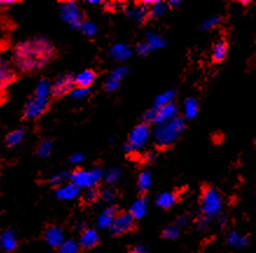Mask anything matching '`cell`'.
Segmentation results:
<instances>
[{
  "mask_svg": "<svg viewBox=\"0 0 256 253\" xmlns=\"http://www.w3.org/2000/svg\"><path fill=\"white\" fill-rule=\"evenodd\" d=\"M55 56V47L44 36L20 41L13 48L11 61L22 72H34L42 69Z\"/></svg>",
  "mask_w": 256,
  "mask_h": 253,
  "instance_id": "obj_1",
  "label": "cell"
},
{
  "mask_svg": "<svg viewBox=\"0 0 256 253\" xmlns=\"http://www.w3.org/2000/svg\"><path fill=\"white\" fill-rule=\"evenodd\" d=\"M184 130L185 118L178 116L166 123L156 125L152 137H154V141L157 146L168 147L179 139Z\"/></svg>",
  "mask_w": 256,
  "mask_h": 253,
  "instance_id": "obj_2",
  "label": "cell"
},
{
  "mask_svg": "<svg viewBox=\"0 0 256 253\" xmlns=\"http://www.w3.org/2000/svg\"><path fill=\"white\" fill-rule=\"evenodd\" d=\"M224 200L220 192L213 187L204 188L200 196V215L207 220H214L222 214Z\"/></svg>",
  "mask_w": 256,
  "mask_h": 253,
  "instance_id": "obj_3",
  "label": "cell"
},
{
  "mask_svg": "<svg viewBox=\"0 0 256 253\" xmlns=\"http://www.w3.org/2000/svg\"><path fill=\"white\" fill-rule=\"evenodd\" d=\"M104 173L101 168L95 167L92 169L78 168L70 173L69 176V182L75 185L80 189H92L96 188V186L103 180Z\"/></svg>",
  "mask_w": 256,
  "mask_h": 253,
  "instance_id": "obj_4",
  "label": "cell"
},
{
  "mask_svg": "<svg viewBox=\"0 0 256 253\" xmlns=\"http://www.w3.org/2000/svg\"><path fill=\"white\" fill-rule=\"evenodd\" d=\"M151 137V130L148 127V124L140 123L137 126H134L128 137V143H126L122 146L123 151L126 153H131V152L140 151L144 148L145 145L148 144V139Z\"/></svg>",
  "mask_w": 256,
  "mask_h": 253,
  "instance_id": "obj_5",
  "label": "cell"
},
{
  "mask_svg": "<svg viewBox=\"0 0 256 253\" xmlns=\"http://www.w3.org/2000/svg\"><path fill=\"white\" fill-rule=\"evenodd\" d=\"M60 15L64 22H67L72 28H81L84 22L81 8L75 1H64L60 6Z\"/></svg>",
  "mask_w": 256,
  "mask_h": 253,
  "instance_id": "obj_6",
  "label": "cell"
},
{
  "mask_svg": "<svg viewBox=\"0 0 256 253\" xmlns=\"http://www.w3.org/2000/svg\"><path fill=\"white\" fill-rule=\"evenodd\" d=\"M16 69L11 58L0 54V91H4L16 81Z\"/></svg>",
  "mask_w": 256,
  "mask_h": 253,
  "instance_id": "obj_7",
  "label": "cell"
},
{
  "mask_svg": "<svg viewBox=\"0 0 256 253\" xmlns=\"http://www.w3.org/2000/svg\"><path fill=\"white\" fill-rule=\"evenodd\" d=\"M74 88V76L70 74H61L52 83V96H54L55 98H60L70 93Z\"/></svg>",
  "mask_w": 256,
  "mask_h": 253,
  "instance_id": "obj_8",
  "label": "cell"
},
{
  "mask_svg": "<svg viewBox=\"0 0 256 253\" xmlns=\"http://www.w3.org/2000/svg\"><path fill=\"white\" fill-rule=\"evenodd\" d=\"M50 99L39 98V97H32L27 100L25 107H24V117L26 119H36L44 113L48 109Z\"/></svg>",
  "mask_w": 256,
  "mask_h": 253,
  "instance_id": "obj_9",
  "label": "cell"
},
{
  "mask_svg": "<svg viewBox=\"0 0 256 253\" xmlns=\"http://www.w3.org/2000/svg\"><path fill=\"white\" fill-rule=\"evenodd\" d=\"M134 227V218L129 213L117 214V216L114 220L110 232L115 236H120L131 231Z\"/></svg>",
  "mask_w": 256,
  "mask_h": 253,
  "instance_id": "obj_10",
  "label": "cell"
},
{
  "mask_svg": "<svg viewBox=\"0 0 256 253\" xmlns=\"http://www.w3.org/2000/svg\"><path fill=\"white\" fill-rule=\"evenodd\" d=\"M178 106L176 103L168 104V105L162 107H154V125L166 123V121L172 120L174 118L178 117Z\"/></svg>",
  "mask_w": 256,
  "mask_h": 253,
  "instance_id": "obj_11",
  "label": "cell"
},
{
  "mask_svg": "<svg viewBox=\"0 0 256 253\" xmlns=\"http://www.w3.org/2000/svg\"><path fill=\"white\" fill-rule=\"evenodd\" d=\"M128 71H129V69H128V67H124V65H120V67L114 69L104 83V89L106 91H115L120 86V81L128 75Z\"/></svg>",
  "mask_w": 256,
  "mask_h": 253,
  "instance_id": "obj_12",
  "label": "cell"
},
{
  "mask_svg": "<svg viewBox=\"0 0 256 253\" xmlns=\"http://www.w3.org/2000/svg\"><path fill=\"white\" fill-rule=\"evenodd\" d=\"M109 55L117 62H126L132 56V49L129 44L114 43L109 49Z\"/></svg>",
  "mask_w": 256,
  "mask_h": 253,
  "instance_id": "obj_13",
  "label": "cell"
},
{
  "mask_svg": "<svg viewBox=\"0 0 256 253\" xmlns=\"http://www.w3.org/2000/svg\"><path fill=\"white\" fill-rule=\"evenodd\" d=\"M44 242L47 243L50 248H58L62 243L66 241L64 232L61 228L58 227H50L48 228L44 234Z\"/></svg>",
  "mask_w": 256,
  "mask_h": 253,
  "instance_id": "obj_14",
  "label": "cell"
},
{
  "mask_svg": "<svg viewBox=\"0 0 256 253\" xmlns=\"http://www.w3.org/2000/svg\"><path fill=\"white\" fill-rule=\"evenodd\" d=\"M100 242V235L96 229L92 228H86L84 230L81 231V236H80L78 244L83 249H92L98 244Z\"/></svg>",
  "mask_w": 256,
  "mask_h": 253,
  "instance_id": "obj_15",
  "label": "cell"
},
{
  "mask_svg": "<svg viewBox=\"0 0 256 253\" xmlns=\"http://www.w3.org/2000/svg\"><path fill=\"white\" fill-rule=\"evenodd\" d=\"M116 216H117L116 208L114 206H108L101 214L98 215V220H96V227L101 229V230L110 229Z\"/></svg>",
  "mask_w": 256,
  "mask_h": 253,
  "instance_id": "obj_16",
  "label": "cell"
},
{
  "mask_svg": "<svg viewBox=\"0 0 256 253\" xmlns=\"http://www.w3.org/2000/svg\"><path fill=\"white\" fill-rule=\"evenodd\" d=\"M80 190L81 189L72 185V182H67L64 185L58 187L56 190H55V196L61 201H72L78 196Z\"/></svg>",
  "mask_w": 256,
  "mask_h": 253,
  "instance_id": "obj_17",
  "label": "cell"
},
{
  "mask_svg": "<svg viewBox=\"0 0 256 253\" xmlns=\"http://www.w3.org/2000/svg\"><path fill=\"white\" fill-rule=\"evenodd\" d=\"M18 246V237L16 231L5 230L0 235V249L4 252L14 251Z\"/></svg>",
  "mask_w": 256,
  "mask_h": 253,
  "instance_id": "obj_18",
  "label": "cell"
},
{
  "mask_svg": "<svg viewBox=\"0 0 256 253\" xmlns=\"http://www.w3.org/2000/svg\"><path fill=\"white\" fill-rule=\"evenodd\" d=\"M148 199L145 196H140L137 200H134L132 204H131L129 214L134 220H140V218H143L148 214Z\"/></svg>",
  "mask_w": 256,
  "mask_h": 253,
  "instance_id": "obj_19",
  "label": "cell"
},
{
  "mask_svg": "<svg viewBox=\"0 0 256 253\" xmlns=\"http://www.w3.org/2000/svg\"><path fill=\"white\" fill-rule=\"evenodd\" d=\"M95 79L96 74L94 70H92V69L83 70L74 76L75 86H80V88H90L92 83L95 82Z\"/></svg>",
  "mask_w": 256,
  "mask_h": 253,
  "instance_id": "obj_20",
  "label": "cell"
},
{
  "mask_svg": "<svg viewBox=\"0 0 256 253\" xmlns=\"http://www.w3.org/2000/svg\"><path fill=\"white\" fill-rule=\"evenodd\" d=\"M178 196L174 192H162L156 197V204L162 209H170L177 203Z\"/></svg>",
  "mask_w": 256,
  "mask_h": 253,
  "instance_id": "obj_21",
  "label": "cell"
},
{
  "mask_svg": "<svg viewBox=\"0 0 256 253\" xmlns=\"http://www.w3.org/2000/svg\"><path fill=\"white\" fill-rule=\"evenodd\" d=\"M226 242L230 248L234 249H244L247 248L249 244V241L247 237H244V235H241L238 231H230L226 236Z\"/></svg>",
  "mask_w": 256,
  "mask_h": 253,
  "instance_id": "obj_22",
  "label": "cell"
},
{
  "mask_svg": "<svg viewBox=\"0 0 256 253\" xmlns=\"http://www.w3.org/2000/svg\"><path fill=\"white\" fill-rule=\"evenodd\" d=\"M182 111H184V118L186 119H193L199 112V103L194 97H188L182 103Z\"/></svg>",
  "mask_w": 256,
  "mask_h": 253,
  "instance_id": "obj_23",
  "label": "cell"
},
{
  "mask_svg": "<svg viewBox=\"0 0 256 253\" xmlns=\"http://www.w3.org/2000/svg\"><path fill=\"white\" fill-rule=\"evenodd\" d=\"M145 42L150 48L151 51L152 50H158L162 49V47L166 44V40L162 37L160 34L156 33V32H148L145 34Z\"/></svg>",
  "mask_w": 256,
  "mask_h": 253,
  "instance_id": "obj_24",
  "label": "cell"
},
{
  "mask_svg": "<svg viewBox=\"0 0 256 253\" xmlns=\"http://www.w3.org/2000/svg\"><path fill=\"white\" fill-rule=\"evenodd\" d=\"M52 95V83L48 79H40L36 83V89H34V96L39 97V98L50 99V96Z\"/></svg>",
  "mask_w": 256,
  "mask_h": 253,
  "instance_id": "obj_25",
  "label": "cell"
},
{
  "mask_svg": "<svg viewBox=\"0 0 256 253\" xmlns=\"http://www.w3.org/2000/svg\"><path fill=\"white\" fill-rule=\"evenodd\" d=\"M176 96H177L176 90H166V91L159 93V95L154 98V107H162L168 105V104L174 103Z\"/></svg>",
  "mask_w": 256,
  "mask_h": 253,
  "instance_id": "obj_26",
  "label": "cell"
},
{
  "mask_svg": "<svg viewBox=\"0 0 256 253\" xmlns=\"http://www.w3.org/2000/svg\"><path fill=\"white\" fill-rule=\"evenodd\" d=\"M25 133L26 131L25 129H16L11 131L6 137V144L10 147H16L20 145L24 138H25Z\"/></svg>",
  "mask_w": 256,
  "mask_h": 253,
  "instance_id": "obj_27",
  "label": "cell"
},
{
  "mask_svg": "<svg viewBox=\"0 0 256 253\" xmlns=\"http://www.w3.org/2000/svg\"><path fill=\"white\" fill-rule=\"evenodd\" d=\"M152 186V176H151V173L148 171H143L138 176V180H137V187H138V190H140V193H146L148 189L151 188Z\"/></svg>",
  "mask_w": 256,
  "mask_h": 253,
  "instance_id": "obj_28",
  "label": "cell"
},
{
  "mask_svg": "<svg viewBox=\"0 0 256 253\" xmlns=\"http://www.w3.org/2000/svg\"><path fill=\"white\" fill-rule=\"evenodd\" d=\"M150 18V7L146 5H144L143 2L140 5L134 6V19L137 22L143 23Z\"/></svg>",
  "mask_w": 256,
  "mask_h": 253,
  "instance_id": "obj_29",
  "label": "cell"
},
{
  "mask_svg": "<svg viewBox=\"0 0 256 253\" xmlns=\"http://www.w3.org/2000/svg\"><path fill=\"white\" fill-rule=\"evenodd\" d=\"M120 179H122V171L117 167L109 168L106 173H104V176H103V181L109 186L116 185L117 182H120Z\"/></svg>",
  "mask_w": 256,
  "mask_h": 253,
  "instance_id": "obj_30",
  "label": "cell"
},
{
  "mask_svg": "<svg viewBox=\"0 0 256 253\" xmlns=\"http://www.w3.org/2000/svg\"><path fill=\"white\" fill-rule=\"evenodd\" d=\"M81 246L74 239H66L58 248V253H80Z\"/></svg>",
  "mask_w": 256,
  "mask_h": 253,
  "instance_id": "obj_31",
  "label": "cell"
},
{
  "mask_svg": "<svg viewBox=\"0 0 256 253\" xmlns=\"http://www.w3.org/2000/svg\"><path fill=\"white\" fill-rule=\"evenodd\" d=\"M53 152V141L50 139H44L41 140L36 148V154L38 157L41 159L48 158Z\"/></svg>",
  "mask_w": 256,
  "mask_h": 253,
  "instance_id": "obj_32",
  "label": "cell"
},
{
  "mask_svg": "<svg viewBox=\"0 0 256 253\" xmlns=\"http://www.w3.org/2000/svg\"><path fill=\"white\" fill-rule=\"evenodd\" d=\"M227 55V44L224 41H219L216 43L212 50V60L214 62H221L224 60Z\"/></svg>",
  "mask_w": 256,
  "mask_h": 253,
  "instance_id": "obj_33",
  "label": "cell"
},
{
  "mask_svg": "<svg viewBox=\"0 0 256 253\" xmlns=\"http://www.w3.org/2000/svg\"><path fill=\"white\" fill-rule=\"evenodd\" d=\"M166 8H168V5H165L164 2L159 1L158 0L156 4L150 6V18L152 19L162 18V16L165 14Z\"/></svg>",
  "mask_w": 256,
  "mask_h": 253,
  "instance_id": "obj_34",
  "label": "cell"
},
{
  "mask_svg": "<svg viewBox=\"0 0 256 253\" xmlns=\"http://www.w3.org/2000/svg\"><path fill=\"white\" fill-rule=\"evenodd\" d=\"M69 176H70V173H67V172H61V173H58V174H54L50 176V183L52 186L54 187H60L62 185H64V183H67V180H69Z\"/></svg>",
  "mask_w": 256,
  "mask_h": 253,
  "instance_id": "obj_35",
  "label": "cell"
},
{
  "mask_svg": "<svg viewBox=\"0 0 256 253\" xmlns=\"http://www.w3.org/2000/svg\"><path fill=\"white\" fill-rule=\"evenodd\" d=\"M69 95H70V98L74 100L86 99L87 97H89V95H90V88H80V86H75Z\"/></svg>",
  "mask_w": 256,
  "mask_h": 253,
  "instance_id": "obj_36",
  "label": "cell"
},
{
  "mask_svg": "<svg viewBox=\"0 0 256 253\" xmlns=\"http://www.w3.org/2000/svg\"><path fill=\"white\" fill-rule=\"evenodd\" d=\"M179 234H180V230H179L177 225H168L162 230V238L168 239V241H174V239H177L179 237Z\"/></svg>",
  "mask_w": 256,
  "mask_h": 253,
  "instance_id": "obj_37",
  "label": "cell"
},
{
  "mask_svg": "<svg viewBox=\"0 0 256 253\" xmlns=\"http://www.w3.org/2000/svg\"><path fill=\"white\" fill-rule=\"evenodd\" d=\"M81 32L84 34L86 36H94L96 33H98V26L95 25L92 21H89V20H84V22L82 23L81 26Z\"/></svg>",
  "mask_w": 256,
  "mask_h": 253,
  "instance_id": "obj_38",
  "label": "cell"
},
{
  "mask_svg": "<svg viewBox=\"0 0 256 253\" xmlns=\"http://www.w3.org/2000/svg\"><path fill=\"white\" fill-rule=\"evenodd\" d=\"M221 22V18L218 15H213V16H210V18L205 19L202 23V26H200V29L202 30H210L214 28V27L219 25Z\"/></svg>",
  "mask_w": 256,
  "mask_h": 253,
  "instance_id": "obj_39",
  "label": "cell"
},
{
  "mask_svg": "<svg viewBox=\"0 0 256 253\" xmlns=\"http://www.w3.org/2000/svg\"><path fill=\"white\" fill-rule=\"evenodd\" d=\"M116 199V192L112 188H106L103 189L102 192H100V200L102 202H104L106 204H110L114 202V200Z\"/></svg>",
  "mask_w": 256,
  "mask_h": 253,
  "instance_id": "obj_40",
  "label": "cell"
},
{
  "mask_svg": "<svg viewBox=\"0 0 256 253\" xmlns=\"http://www.w3.org/2000/svg\"><path fill=\"white\" fill-rule=\"evenodd\" d=\"M98 200H100V192L96 188L87 189L83 194V201L86 203H94Z\"/></svg>",
  "mask_w": 256,
  "mask_h": 253,
  "instance_id": "obj_41",
  "label": "cell"
},
{
  "mask_svg": "<svg viewBox=\"0 0 256 253\" xmlns=\"http://www.w3.org/2000/svg\"><path fill=\"white\" fill-rule=\"evenodd\" d=\"M134 49H136V53L140 55V56H145V55H148L151 51V49L148 48V46L146 44V42H145V41L138 42Z\"/></svg>",
  "mask_w": 256,
  "mask_h": 253,
  "instance_id": "obj_42",
  "label": "cell"
},
{
  "mask_svg": "<svg viewBox=\"0 0 256 253\" xmlns=\"http://www.w3.org/2000/svg\"><path fill=\"white\" fill-rule=\"evenodd\" d=\"M208 224H210V220H207L206 217L202 216V215H199V216L196 217V228L198 229V230H205V229L208 227Z\"/></svg>",
  "mask_w": 256,
  "mask_h": 253,
  "instance_id": "obj_43",
  "label": "cell"
},
{
  "mask_svg": "<svg viewBox=\"0 0 256 253\" xmlns=\"http://www.w3.org/2000/svg\"><path fill=\"white\" fill-rule=\"evenodd\" d=\"M69 161H70L72 165H78L84 161V155H83L81 152H75V153H72L70 157H69Z\"/></svg>",
  "mask_w": 256,
  "mask_h": 253,
  "instance_id": "obj_44",
  "label": "cell"
},
{
  "mask_svg": "<svg viewBox=\"0 0 256 253\" xmlns=\"http://www.w3.org/2000/svg\"><path fill=\"white\" fill-rule=\"evenodd\" d=\"M129 253H150V251H148V249L145 245L137 244V245H134L132 248L130 249Z\"/></svg>",
  "mask_w": 256,
  "mask_h": 253,
  "instance_id": "obj_45",
  "label": "cell"
},
{
  "mask_svg": "<svg viewBox=\"0 0 256 253\" xmlns=\"http://www.w3.org/2000/svg\"><path fill=\"white\" fill-rule=\"evenodd\" d=\"M188 222H190V218H188V215H180V216L177 218V221H176V225H177L178 228L179 227H185V225L188 224Z\"/></svg>",
  "mask_w": 256,
  "mask_h": 253,
  "instance_id": "obj_46",
  "label": "cell"
},
{
  "mask_svg": "<svg viewBox=\"0 0 256 253\" xmlns=\"http://www.w3.org/2000/svg\"><path fill=\"white\" fill-rule=\"evenodd\" d=\"M144 161L148 162V164H151V162H154L156 160V153L154 152H146V153L144 154Z\"/></svg>",
  "mask_w": 256,
  "mask_h": 253,
  "instance_id": "obj_47",
  "label": "cell"
},
{
  "mask_svg": "<svg viewBox=\"0 0 256 253\" xmlns=\"http://www.w3.org/2000/svg\"><path fill=\"white\" fill-rule=\"evenodd\" d=\"M16 0H0V8H8L16 4Z\"/></svg>",
  "mask_w": 256,
  "mask_h": 253,
  "instance_id": "obj_48",
  "label": "cell"
},
{
  "mask_svg": "<svg viewBox=\"0 0 256 253\" xmlns=\"http://www.w3.org/2000/svg\"><path fill=\"white\" fill-rule=\"evenodd\" d=\"M218 223H219V227H220V228H224V227H226V225L228 224L227 217L224 216V215L221 214L220 216L218 217Z\"/></svg>",
  "mask_w": 256,
  "mask_h": 253,
  "instance_id": "obj_49",
  "label": "cell"
},
{
  "mask_svg": "<svg viewBox=\"0 0 256 253\" xmlns=\"http://www.w3.org/2000/svg\"><path fill=\"white\" fill-rule=\"evenodd\" d=\"M180 5H182L180 0H170V1L168 2V6L171 8H177Z\"/></svg>",
  "mask_w": 256,
  "mask_h": 253,
  "instance_id": "obj_50",
  "label": "cell"
},
{
  "mask_svg": "<svg viewBox=\"0 0 256 253\" xmlns=\"http://www.w3.org/2000/svg\"><path fill=\"white\" fill-rule=\"evenodd\" d=\"M104 8L106 9V11H114V9L116 8V4L114 1L104 2Z\"/></svg>",
  "mask_w": 256,
  "mask_h": 253,
  "instance_id": "obj_51",
  "label": "cell"
},
{
  "mask_svg": "<svg viewBox=\"0 0 256 253\" xmlns=\"http://www.w3.org/2000/svg\"><path fill=\"white\" fill-rule=\"evenodd\" d=\"M87 4H90V5H98V4H102L103 1H101V0H87Z\"/></svg>",
  "mask_w": 256,
  "mask_h": 253,
  "instance_id": "obj_52",
  "label": "cell"
},
{
  "mask_svg": "<svg viewBox=\"0 0 256 253\" xmlns=\"http://www.w3.org/2000/svg\"><path fill=\"white\" fill-rule=\"evenodd\" d=\"M255 145H256V139H255Z\"/></svg>",
  "mask_w": 256,
  "mask_h": 253,
  "instance_id": "obj_53",
  "label": "cell"
}]
</instances>
